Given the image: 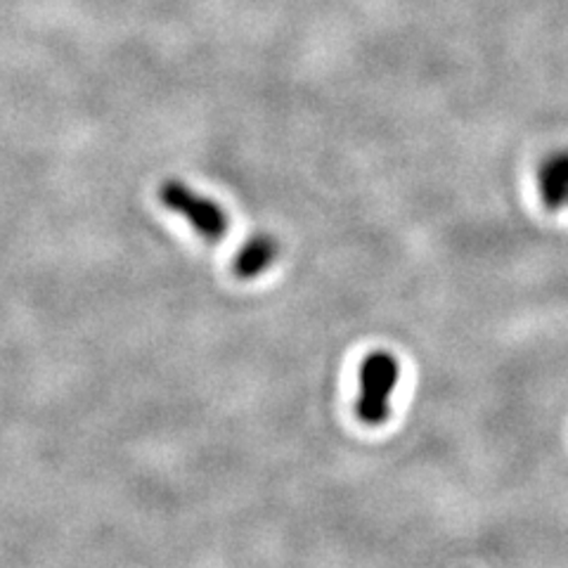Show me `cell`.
<instances>
[{"instance_id": "3", "label": "cell", "mask_w": 568, "mask_h": 568, "mask_svg": "<svg viewBox=\"0 0 568 568\" xmlns=\"http://www.w3.org/2000/svg\"><path fill=\"white\" fill-rule=\"evenodd\" d=\"M538 190L547 211H561L568 206V150L549 154L538 169Z\"/></svg>"}, {"instance_id": "4", "label": "cell", "mask_w": 568, "mask_h": 568, "mask_svg": "<svg viewBox=\"0 0 568 568\" xmlns=\"http://www.w3.org/2000/svg\"><path fill=\"white\" fill-rule=\"evenodd\" d=\"M280 256V242L273 235L248 237L233 258V273L240 280H254L263 275Z\"/></svg>"}, {"instance_id": "2", "label": "cell", "mask_w": 568, "mask_h": 568, "mask_svg": "<svg viewBox=\"0 0 568 568\" xmlns=\"http://www.w3.org/2000/svg\"><path fill=\"white\" fill-rule=\"evenodd\" d=\"M159 202L169 211L183 216L190 227L206 242H219L227 235L230 216L227 211L211 197L194 192L190 185L181 181H166L159 187Z\"/></svg>"}, {"instance_id": "1", "label": "cell", "mask_w": 568, "mask_h": 568, "mask_svg": "<svg viewBox=\"0 0 568 568\" xmlns=\"http://www.w3.org/2000/svg\"><path fill=\"white\" fill-rule=\"evenodd\" d=\"M400 379V363L394 353L372 351L358 369V398L355 417L365 426H382L390 415V396Z\"/></svg>"}]
</instances>
